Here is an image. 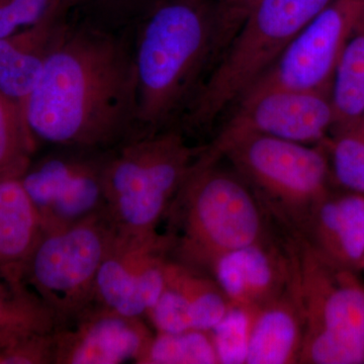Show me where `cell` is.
Here are the masks:
<instances>
[{
	"instance_id": "cell-1",
	"label": "cell",
	"mask_w": 364,
	"mask_h": 364,
	"mask_svg": "<svg viewBox=\"0 0 364 364\" xmlns=\"http://www.w3.org/2000/svg\"><path fill=\"white\" fill-rule=\"evenodd\" d=\"M136 117L134 28L114 30L74 11L26 102L36 143L109 152L138 136Z\"/></svg>"
},
{
	"instance_id": "cell-2",
	"label": "cell",
	"mask_w": 364,
	"mask_h": 364,
	"mask_svg": "<svg viewBox=\"0 0 364 364\" xmlns=\"http://www.w3.org/2000/svg\"><path fill=\"white\" fill-rule=\"evenodd\" d=\"M215 0H156L134 28L138 136L173 128L221 56Z\"/></svg>"
},
{
	"instance_id": "cell-3",
	"label": "cell",
	"mask_w": 364,
	"mask_h": 364,
	"mask_svg": "<svg viewBox=\"0 0 364 364\" xmlns=\"http://www.w3.org/2000/svg\"><path fill=\"white\" fill-rule=\"evenodd\" d=\"M219 162L198 157L165 215L169 257L207 273L223 256L267 237L259 198Z\"/></svg>"
},
{
	"instance_id": "cell-4",
	"label": "cell",
	"mask_w": 364,
	"mask_h": 364,
	"mask_svg": "<svg viewBox=\"0 0 364 364\" xmlns=\"http://www.w3.org/2000/svg\"><path fill=\"white\" fill-rule=\"evenodd\" d=\"M289 291L304 323L299 363H364V286L356 272L334 264L303 235L287 229Z\"/></svg>"
},
{
	"instance_id": "cell-5",
	"label": "cell",
	"mask_w": 364,
	"mask_h": 364,
	"mask_svg": "<svg viewBox=\"0 0 364 364\" xmlns=\"http://www.w3.org/2000/svg\"><path fill=\"white\" fill-rule=\"evenodd\" d=\"M203 147L176 128L134 136L109 151L105 167V215L117 234L158 233Z\"/></svg>"
},
{
	"instance_id": "cell-6",
	"label": "cell",
	"mask_w": 364,
	"mask_h": 364,
	"mask_svg": "<svg viewBox=\"0 0 364 364\" xmlns=\"http://www.w3.org/2000/svg\"><path fill=\"white\" fill-rule=\"evenodd\" d=\"M333 0H256L183 116L189 130L212 126L240 100Z\"/></svg>"
},
{
	"instance_id": "cell-7",
	"label": "cell",
	"mask_w": 364,
	"mask_h": 364,
	"mask_svg": "<svg viewBox=\"0 0 364 364\" xmlns=\"http://www.w3.org/2000/svg\"><path fill=\"white\" fill-rule=\"evenodd\" d=\"M207 161L226 158L261 203L284 227L299 229L314 205L329 193L331 165L324 145L310 147L274 136L249 134L233 139Z\"/></svg>"
},
{
	"instance_id": "cell-8",
	"label": "cell",
	"mask_w": 364,
	"mask_h": 364,
	"mask_svg": "<svg viewBox=\"0 0 364 364\" xmlns=\"http://www.w3.org/2000/svg\"><path fill=\"white\" fill-rule=\"evenodd\" d=\"M105 213L43 232L23 267L28 289L63 324L90 305L98 269L116 237Z\"/></svg>"
},
{
	"instance_id": "cell-9",
	"label": "cell",
	"mask_w": 364,
	"mask_h": 364,
	"mask_svg": "<svg viewBox=\"0 0 364 364\" xmlns=\"http://www.w3.org/2000/svg\"><path fill=\"white\" fill-rule=\"evenodd\" d=\"M109 152L54 147L20 177L38 210L43 232L57 231L105 210Z\"/></svg>"
},
{
	"instance_id": "cell-10",
	"label": "cell",
	"mask_w": 364,
	"mask_h": 364,
	"mask_svg": "<svg viewBox=\"0 0 364 364\" xmlns=\"http://www.w3.org/2000/svg\"><path fill=\"white\" fill-rule=\"evenodd\" d=\"M363 21L364 0H333L244 95L282 88L331 90L345 45Z\"/></svg>"
},
{
	"instance_id": "cell-11",
	"label": "cell",
	"mask_w": 364,
	"mask_h": 364,
	"mask_svg": "<svg viewBox=\"0 0 364 364\" xmlns=\"http://www.w3.org/2000/svg\"><path fill=\"white\" fill-rule=\"evenodd\" d=\"M205 152L213 153L238 136L255 134L293 142L322 143L335 114L331 90H270L243 95Z\"/></svg>"
},
{
	"instance_id": "cell-12",
	"label": "cell",
	"mask_w": 364,
	"mask_h": 364,
	"mask_svg": "<svg viewBox=\"0 0 364 364\" xmlns=\"http://www.w3.org/2000/svg\"><path fill=\"white\" fill-rule=\"evenodd\" d=\"M169 258L164 234H116L98 269L91 304L145 320L162 293Z\"/></svg>"
},
{
	"instance_id": "cell-13",
	"label": "cell",
	"mask_w": 364,
	"mask_h": 364,
	"mask_svg": "<svg viewBox=\"0 0 364 364\" xmlns=\"http://www.w3.org/2000/svg\"><path fill=\"white\" fill-rule=\"evenodd\" d=\"M155 333L140 318L90 304L54 332V364L138 363Z\"/></svg>"
},
{
	"instance_id": "cell-14",
	"label": "cell",
	"mask_w": 364,
	"mask_h": 364,
	"mask_svg": "<svg viewBox=\"0 0 364 364\" xmlns=\"http://www.w3.org/2000/svg\"><path fill=\"white\" fill-rule=\"evenodd\" d=\"M232 306L214 277L169 258L164 287L147 318L155 332L210 331Z\"/></svg>"
},
{
	"instance_id": "cell-15",
	"label": "cell",
	"mask_w": 364,
	"mask_h": 364,
	"mask_svg": "<svg viewBox=\"0 0 364 364\" xmlns=\"http://www.w3.org/2000/svg\"><path fill=\"white\" fill-rule=\"evenodd\" d=\"M210 275L232 305L252 311L287 291L289 257L267 237L223 256Z\"/></svg>"
},
{
	"instance_id": "cell-16",
	"label": "cell",
	"mask_w": 364,
	"mask_h": 364,
	"mask_svg": "<svg viewBox=\"0 0 364 364\" xmlns=\"http://www.w3.org/2000/svg\"><path fill=\"white\" fill-rule=\"evenodd\" d=\"M294 230L334 264L356 272L363 268V193L329 191L314 205L301 227Z\"/></svg>"
},
{
	"instance_id": "cell-17",
	"label": "cell",
	"mask_w": 364,
	"mask_h": 364,
	"mask_svg": "<svg viewBox=\"0 0 364 364\" xmlns=\"http://www.w3.org/2000/svg\"><path fill=\"white\" fill-rule=\"evenodd\" d=\"M72 13L55 14L0 39V92L16 102L23 116L53 42Z\"/></svg>"
},
{
	"instance_id": "cell-18",
	"label": "cell",
	"mask_w": 364,
	"mask_h": 364,
	"mask_svg": "<svg viewBox=\"0 0 364 364\" xmlns=\"http://www.w3.org/2000/svg\"><path fill=\"white\" fill-rule=\"evenodd\" d=\"M250 313L246 364L299 363L304 323L289 287Z\"/></svg>"
},
{
	"instance_id": "cell-19",
	"label": "cell",
	"mask_w": 364,
	"mask_h": 364,
	"mask_svg": "<svg viewBox=\"0 0 364 364\" xmlns=\"http://www.w3.org/2000/svg\"><path fill=\"white\" fill-rule=\"evenodd\" d=\"M43 234L42 222L21 178L0 181V272L20 275Z\"/></svg>"
},
{
	"instance_id": "cell-20",
	"label": "cell",
	"mask_w": 364,
	"mask_h": 364,
	"mask_svg": "<svg viewBox=\"0 0 364 364\" xmlns=\"http://www.w3.org/2000/svg\"><path fill=\"white\" fill-rule=\"evenodd\" d=\"M56 318L23 277L0 272V348L33 334L54 333Z\"/></svg>"
},
{
	"instance_id": "cell-21",
	"label": "cell",
	"mask_w": 364,
	"mask_h": 364,
	"mask_svg": "<svg viewBox=\"0 0 364 364\" xmlns=\"http://www.w3.org/2000/svg\"><path fill=\"white\" fill-rule=\"evenodd\" d=\"M334 124L331 133L364 114V21L352 33L341 53L332 81Z\"/></svg>"
},
{
	"instance_id": "cell-22",
	"label": "cell",
	"mask_w": 364,
	"mask_h": 364,
	"mask_svg": "<svg viewBox=\"0 0 364 364\" xmlns=\"http://www.w3.org/2000/svg\"><path fill=\"white\" fill-rule=\"evenodd\" d=\"M37 148L21 107L0 92V181L20 178Z\"/></svg>"
},
{
	"instance_id": "cell-23",
	"label": "cell",
	"mask_w": 364,
	"mask_h": 364,
	"mask_svg": "<svg viewBox=\"0 0 364 364\" xmlns=\"http://www.w3.org/2000/svg\"><path fill=\"white\" fill-rule=\"evenodd\" d=\"M210 331L155 332L138 364H218Z\"/></svg>"
},
{
	"instance_id": "cell-24",
	"label": "cell",
	"mask_w": 364,
	"mask_h": 364,
	"mask_svg": "<svg viewBox=\"0 0 364 364\" xmlns=\"http://www.w3.org/2000/svg\"><path fill=\"white\" fill-rule=\"evenodd\" d=\"M330 156L332 173L346 191L364 195V114L349 126L333 132L322 143Z\"/></svg>"
},
{
	"instance_id": "cell-25",
	"label": "cell",
	"mask_w": 364,
	"mask_h": 364,
	"mask_svg": "<svg viewBox=\"0 0 364 364\" xmlns=\"http://www.w3.org/2000/svg\"><path fill=\"white\" fill-rule=\"evenodd\" d=\"M76 7V0H0V39Z\"/></svg>"
},
{
	"instance_id": "cell-26",
	"label": "cell",
	"mask_w": 364,
	"mask_h": 364,
	"mask_svg": "<svg viewBox=\"0 0 364 364\" xmlns=\"http://www.w3.org/2000/svg\"><path fill=\"white\" fill-rule=\"evenodd\" d=\"M250 323V311L233 306L210 330L220 364L246 363Z\"/></svg>"
},
{
	"instance_id": "cell-27",
	"label": "cell",
	"mask_w": 364,
	"mask_h": 364,
	"mask_svg": "<svg viewBox=\"0 0 364 364\" xmlns=\"http://www.w3.org/2000/svg\"><path fill=\"white\" fill-rule=\"evenodd\" d=\"M156 0H76V11L100 25L134 28Z\"/></svg>"
},
{
	"instance_id": "cell-28",
	"label": "cell",
	"mask_w": 364,
	"mask_h": 364,
	"mask_svg": "<svg viewBox=\"0 0 364 364\" xmlns=\"http://www.w3.org/2000/svg\"><path fill=\"white\" fill-rule=\"evenodd\" d=\"M255 1L256 0H215L221 23L224 50L233 39L235 33L238 32Z\"/></svg>"
},
{
	"instance_id": "cell-29",
	"label": "cell",
	"mask_w": 364,
	"mask_h": 364,
	"mask_svg": "<svg viewBox=\"0 0 364 364\" xmlns=\"http://www.w3.org/2000/svg\"><path fill=\"white\" fill-rule=\"evenodd\" d=\"M361 270H364V258H363V268H361Z\"/></svg>"
}]
</instances>
